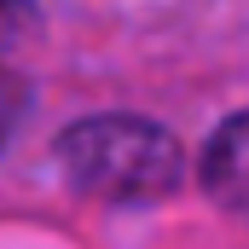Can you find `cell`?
Returning <instances> with one entry per match:
<instances>
[{
	"label": "cell",
	"mask_w": 249,
	"mask_h": 249,
	"mask_svg": "<svg viewBox=\"0 0 249 249\" xmlns=\"http://www.w3.org/2000/svg\"><path fill=\"white\" fill-rule=\"evenodd\" d=\"M53 157L75 191L105 197V203L168 197L180 186V168H186L174 133L145 122V116H87L70 133H58Z\"/></svg>",
	"instance_id": "6da1fadb"
},
{
	"label": "cell",
	"mask_w": 249,
	"mask_h": 249,
	"mask_svg": "<svg viewBox=\"0 0 249 249\" xmlns=\"http://www.w3.org/2000/svg\"><path fill=\"white\" fill-rule=\"evenodd\" d=\"M203 186H209V197L226 214L249 220V110L232 116V122H220V133L209 139V151H203Z\"/></svg>",
	"instance_id": "7a4b0ae2"
},
{
	"label": "cell",
	"mask_w": 249,
	"mask_h": 249,
	"mask_svg": "<svg viewBox=\"0 0 249 249\" xmlns=\"http://www.w3.org/2000/svg\"><path fill=\"white\" fill-rule=\"evenodd\" d=\"M18 116H23V81L12 70H0V145L18 133Z\"/></svg>",
	"instance_id": "3957f363"
},
{
	"label": "cell",
	"mask_w": 249,
	"mask_h": 249,
	"mask_svg": "<svg viewBox=\"0 0 249 249\" xmlns=\"http://www.w3.org/2000/svg\"><path fill=\"white\" fill-rule=\"evenodd\" d=\"M29 0H0V18H12V12H23Z\"/></svg>",
	"instance_id": "277c9868"
}]
</instances>
